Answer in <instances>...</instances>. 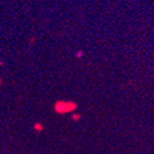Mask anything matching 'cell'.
Masks as SVG:
<instances>
[{"instance_id": "obj_1", "label": "cell", "mask_w": 154, "mask_h": 154, "mask_svg": "<svg viewBox=\"0 0 154 154\" xmlns=\"http://www.w3.org/2000/svg\"><path fill=\"white\" fill-rule=\"evenodd\" d=\"M78 105L73 101H67V100H58L54 105V110L58 114H66L75 110Z\"/></svg>"}, {"instance_id": "obj_2", "label": "cell", "mask_w": 154, "mask_h": 154, "mask_svg": "<svg viewBox=\"0 0 154 154\" xmlns=\"http://www.w3.org/2000/svg\"><path fill=\"white\" fill-rule=\"evenodd\" d=\"M35 129L38 131H41L42 129H43V125H41V124H35Z\"/></svg>"}, {"instance_id": "obj_3", "label": "cell", "mask_w": 154, "mask_h": 154, "mask_svg": "<svg viewBox=\"0 0 154 154\" xmlns=\"http://www.w3.org/2000/svg\"><path fill=\"white\" fill-rule=\"evenodd\" d=\"M79 118H80L79 114H78V116H77V114H75V116H73V120H75V121H77V120H79Z\"/></svg>"}]
</instances>
